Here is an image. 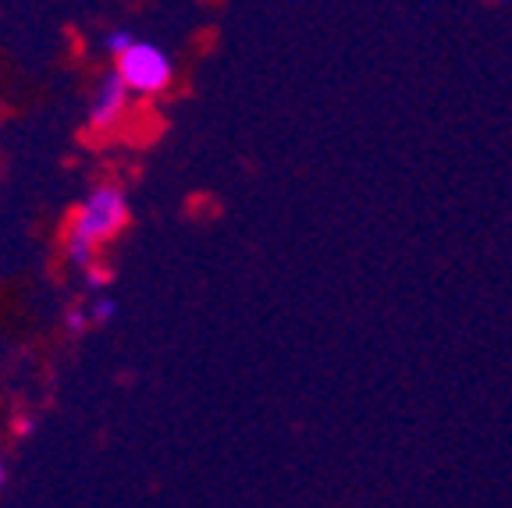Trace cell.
Segmentation results:
<instances>
[{"label":"cell","mask_w":512,"mask_h":508,"mask_svg":"<svg viewBox=\"0 0 512 508\" xmlns=\"http://www.w3.org/2000/svg\"><path fill=\"white\" fill-rule=\"evenodd\" d=\"M132 43H136V36H132L128 29H111L104 36V50H107V54H114V57L125 54V50L132 47Z\"/></svg>","instance_id":"5b68a950"},{"label":"cell","mask_w":512,"mask_h":508,"mask_svg":"<svg viewBox=\"0 0 512 508\" xmlns=\"http://www.w3.org/2000/svg\"><path fill=\"white\" fill-rule=\"evenodd\" d=\"M64 327H68V334H82L89 327V317L86 310H68L64 313Z\"/></svg>","instance_id":"8992f818"},{"label":"cell","mask_w":512,"mask_h":508,"mask_svg":"<svg viewBox=\"0 0 512 508\" xmlns=\"http://www.w3.org/2000/svg\"><path fill=\"white\" fill-rule=\"evenodd\" d=\"M118 79L125 82L128 93H139V96H153V93H164L175 79V64L157 43H143L136 40L125 54L118 57Z\"/></svg>","instance_id":"7a4b0ae2"},{"label":"cell","mask_w":512,"mask_h":508,"mask_svg":"<svg viewBox=\"0 0 512 508\" xmlns=\"http://www.w3.org/2000/svg\"><path fill=\"white\" fill-rule=\"evenodd\" d=\"M89 324H111L114 317H118V302L114 299H96L93 306L86 310Z\"/></svg>","instance_id":"277c9868"},{"label":"cell","mask_w":512,"mask_h":508,"mask_svg":"<svg viewBox=\"0 0 512 508\" xmlns=\"http://www.w3.org/2000/svg\"><path fill=\"white\" fill-rule=\"evenodd\" d=\"M128 96L132 93H128L125 82L118 79V72H107L104 79H100V86H96L93 107H89V125H93L96 132L114 128L121 121V114H125Z\"/></svg>","instance_id":"3957f363"},{"label":"cell","mask_w":512,"mask_h":508,"mask_svg":"<svg viewBox=\"0 0 512 508\" xmlns=\"http://www.w3.org/2000/svg\"><path fill=\"white\" fill-rule=\"evenodd\" d=\"M0 487H4V462H0Z\"/></svg>","instance_id":"9c48e42d"},{"label":"cell","mask_w":512,"mask_h":508,"mask_svg":"<svg viewBox=\"0 0 512 508\" xmlns=\"http://www.w3.org/2000/svg\"><path fill=\"white\" fill-rule=\"evenodd\" d=\"M86 285L89 288H104L107 285V270L104 267H89L86 270Z\"/></svg>","instance_id":"52a82bcc"},{"label":"cell","mask_w":512,"mask_h":508,"mask_svg":"<svg viewBox=\"0 0 512 508\" xmlns=\"http://www.w3.org/2000/svg\"><path fill=\"white\" fill-rule=\"evenodd\" d=\"M125 224H128L125 192H121L118 185H100V189H93L82 199V207L75 210L72 228L64 235V256H68V263L79 270H89L93 267L96 246L114 239Z\"/></svg>","instance_id":"6da1fadb"},{"label":"cell","mask_w":512,"mask_h":508,"mask_svg":"<svg viewBox=\"0 0 512 508\" xmlns=\"http://www.w3.org/2000/svg\"><path fill=\"white\" fill-rule=\"evenodd\" d=\"M29 430H36V423H29V420H25V423H18V434H29Z\"/></svg>","instance_id":"ba28073f"}]
</instances>
